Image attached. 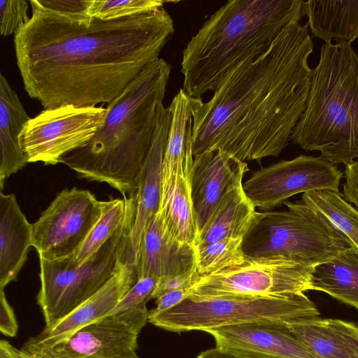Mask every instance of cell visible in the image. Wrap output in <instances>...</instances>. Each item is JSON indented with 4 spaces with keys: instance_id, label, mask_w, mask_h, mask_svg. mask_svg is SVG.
<instances>
[{
    "instance_id": "1",
    "label": "cell",
    "mask_w": 358,
    "mask_h": 358,
    "mask_svg": "<svg viewBox=\"0 0 358 358\" xmlns=\"http://www.w3.org/2000/svg\"><path fill=\"white\" fill-rule=\"evenodd\" d=\"M31 15L14 34L24 90L44 109L94 107L116 99L173 37L164 6L125 17L69 15L30 0Z\"/></svg>"
},
{
    "instance_id": "2",
    "label": "cell",
    "mask_w": 358,
    "mask_h": 358,
    "mask_svg": "<svg viewBox=\"0 0 358 358\" xmlns=\"http://www.w3.org/2000/svg\"><path fill=\"white\" fill-rule=\"evenodd\" d=\"M307 24L283 29L268 50L242 63L206 102L193 109L194 157L222 148L238 159L278 157L304 112L313 69Z\"/></svg>"
},
{
    "instance_id": "3",
    "label": "cell",
    "mask_w": 358,
    "mask_h": 358,
    "mask_svg": "<svg viewBox=\"0 0 358 358\" xmlns=\"http://www.w3.org/2000/svg\"><path fill=\"white\" fill-rule=\"evenodd\" d=\"M171 71V66L159 57L145 66L108 104L105 121L90 142L60 163L80 178L107 183L123 197H134Z\"/></svg>"
},
{
    "instance_id": "4",
    "label": "cell",
    "mask_w": 358,
    "mask_h": 358,
    "mask_svg": "<svg viewBox=\"0 0 358 358\" xmlns=\"http://www.w3.org/2000/svg\"><path fill=\"white\" fill-rule=\"evenodd\" d=\"M306 15L302 0H229L207 19L183 49L184 91L201 98L244 62L257 59L289 24Z\"/></svg>"
},
{
    "instance_id": "5",
    "label": "cell",
    "mask_w": 358,
    "mask_h": 358,
    "mask_svg": "<svg viewBox=\"0 0 358 358\" xmlns=\"http://www.w3.org/2000/svg\"><path fill=\"white\" fill-rule=\"evenodd\" d=\"M290 140L336 166L358 159V55L350 44H322L306 108Z\"/></svg>"
},
{
    "instance_id": "6",
    "label": "cell",
    "mask_w": 358,
    "mask_h": 358,
    "mask_svg": "<svg viewBox=\"0 0 358 358\" xmlns=\"http://www.w3.org/2000/svg\"><path fill=\"white\" fill-rule=\"evenodd\" d=\"M284 204L287 210L257 211L243 238L246 257L282 256L313 267L352 246L329 220L301 201Z\"/></svg>"
},
{
    "instance_id": "7",
    "label": "cell",
    "mask_w": 358,
    "mask_h": 358,
    "mask_svg": "<svg viewBox=\"0 0 358 358\" xmlns=\"http://www.w3.org/2000/svg\"><path fill=\"white\" fill-rule=\"evenodd\" d=\"M320 313L304 294L268 296H188L164 311H149L148 322L173 332L209 330L255 322H286L316 317Z\"/></svg>"
},
{
    "instance_id": "8",
    "label": "cell",
    "mask_w": 358,
    "mask_h": 358,
    "mask_svg": "<svg viewBox=\"0 0 358 358\" xmlns=\"http://www.w3.org/2000/svg\"><path fill=\"white\" fill-rule=\"evenodd\" d=\"M135 205L115 233L83 264L68 258H39L41 288L36 301L45 327L69 315L103 287L116 272L122 249L127 242L134 219Z\"/></svg>"
},
{
    "instance_id": "9",
    "label": "cell",
    "mask_w": 358,
    "mask_h": 358,
    "mask_svg": "<svg viewBox=\"0 0 358 358\" xmlns=\"http://www.w3.org/2000/svg\"><path fill=\"white\" fill-rule=\"evenodd\" d=\"M311 268L282 256H245L238 264L199 278L189 296L268 297L304 292Z\"/></svg>"
},
{
    "instance_id": "10",
    "label": "cell",
    "mask_w": 358,
    "mask_h": 358,
    "mask_svg": "<svg viewBox=\"0 0 358 358\" xmlns=\"http://www.w3.org/2000/svg\"><path fill=\"white\" fill-rule=\"evenodd\" d=\"M107 108L66 105L44 109L31 118L19 137L29 163L55 165L86 146L105 121Z\"/></svg>"
},
{
    "instance_id": "11",
    "label": "cell",
    "mask_w": 358,
    "mask_h": 358,
    "mask_svg": "<svg viewBox=\"0 0 358 358\" xmlns=\"http://www.w3.org/2000/svg\"><path fill=\"white\" fill-rule=\"evenodd\" d=\"M103 201L76 187L59 192L32 224V247L40 259L72 256L100 217Z\"/></svg>"
},
{
    "instance_id": "12",
    "label": "cell",
    "mask_w": 358,
    "mask_h": 358,
    "mask_svg": "<svg viewBox=\"0 0 358 358\" xmlns=\"http://www.w3.org/2000/svg\"><path fill=\"white\" fill-rule=\"evenodd\" d=\"M343 172L322 157L300 155L254 171L243 183L255 208L270 210L291 196L313 190L340 192Z\"/></svg>"
},
{
    "instance_id": "13",
    "label": "cell",
    "mask_w": 358,
    "mask_h": 358,
    "mask_svg": "<svg viewBox=\"0 0 358 358\" xmlns=\"http://www.w3.org/2000/svg\"><path fill=\"white\" fill-rule=\"evenodd\" d=\"M148 315L143 303L94 321L50 348L29 352L52 358H134Z\"/></svg>"
},
{
    "instance_id": "14",
    "label": "cell",
    "mask_w": 358,
    "mask_h": 358,
    "mask_svg": "<svg viewBox=\"0 0 358 358\" xmlns=\"http://www.w3.org/2000/svg\"><path fill=\"white\" fill-rule=\"evenodd\" d=\"M171 119L169 106L161 103L157 112L154 136L135 196V213L127 242L120 260L136 269L137 253L143 231L159 208L162 189V163Z\"/></svg>"
},
{
    "instance_id": "15",
    "label": "cell",
    "mask_w": 358,
    "mask_h": 358,
    "mask_svg": "<svg viewBox=\"0 0 358 358\" xmlns=\"http://www.w3.org/2000/svg\"><path fill=\"white\" fill-rule=\"evenodd\" d=\"M137 280L136 271L119 261L115 273L103 287L54 325L30 337L20 349L27 352L47 349L109 315Z\"/></svg>"
},
{
    "instance_id": "16",
    "label": "cell",
    "mask_w": 358,
    "mask_h": 358,
    "mask_svg": "<svg viewBox=\"0 0 358 358\" xmlns=\"http://www.w3.org/2000/svg\"><path fill=\"white\" fill-rule=\"evenodd\" d=\"M248 171L245 162L222 148L207 150L194 157L190 188L199 233L224 194L243 183Z\"/></svg>"
},
{
    "instance_id": "17",
    "label": "cell",
    "mask_w": 358,
    "mask_h": 358,
    "mask_svg": "<svg viewBox=\"0 0 358 358\" xmlns=\"http://www.w3.org/2000/svg\"><path fill=\"white\" fill-rule=\"evenodd\" d=\"M196 249L175 238L165 227L161 211L148 221L137 253L138 279L162 278L196 270Z\"/></svg>"
},
{
    "instance_id": "18",
    "label": "cell",
    "mask_w": 358,
    "mask_h": 358,
    "mask_svg": "<svg viewBox=\"0 0 358 358\" xmlns=\"http://www.w3.org/2000/svg\"><path fill=\"white\" fill-rule=\"evenodd\" d=\"M286 322H255L206 332L218 347L250 350L277 358H317L290 331Z\"/></svg>"
},
{
    "instance_id": "19",
    "label": "cell",
    "mask_w": 358,
    "mask_h": 358,
    "mask_svg": "<svg viewBox=\"0 0 358 358\" xmlns=\"http://www.w3.org/2000/svg\"><path fill=\"white\" fill-rule=\"evenodd\" d=\"M32 247V224L13 194L0 192V289L15 281Z\"/></svg>"
},
{
    "instance_id": "20",
    "label": "cell",
    "mask_w": 358,
    "mask_h": 358,
    "mask_svg": "<svg viewBox=\"0 0 358 358\" xmlns=\"http://www.w3.org/2000/svg\"><path fill=\"white\" fill-rule=\"evenodd\" d=\"M196 100L181 88L169 106L171 119L162 163V185L175 176L191 174L194 162L192 112Z\"/></svg>"
},
{
    "instance_id": "21",
    "label": "cell",
    "mask_w": 358,
    "mask_h": 358,
    "mask_svg": "<svg viewBox=\"0 0 358 358\" xmlns=\"http://www.w3.org/2000/svg\"><path fill=\"white\" fill-rule=\"evenodd\" d=\"M30 119L18 96L0 73L1 190L6 179L29 163L20 147L19 137Z\"/></svg>"
},
{
    "instance_id": "22",
    "label": "cell",
    "mask_w": 358,
    "mask_h": 358,
    "mask_svg": "<svg viewBox=\"0 0 358 358\" xmlns=\"http://www.w3.org/2000/svg\"><path fill=\"white\" fill-rule=\"evenodd\" d=\"M243 183L233 187L222 197L199 233L196 249L224 238H243L245 235L257 211L245 195Z\"/></svg>"
},
{
    "instance_id": "23",
    "label": "cell",
    "mask_w": 358,
    "mask_h": 358,
    "mask_svg": "<svg viewBox=\"0 0 358 358\" xmlns=\"http://www.w3.org/2000/svg\"><path fill=\"white\" fill-rule=\"evenodd\" d=\"M306 8L313 36L349 44L358 38V0H308Z\"/></svg>"
},
{
    "instance_id": "24",
    "label": "cell",
    "mask_w": 358,
    "mask_h": 358,
    "mask_svg": "<svg viewBox=\"0 0 358 358\" xmlns=\"http://www.w3.org/2000/svg\"><path fill=\"white\" fill-rule=\"evenodd\" d=\"M308 289L325 292L358 309V248L351 246L313 266Z\"/></svg>"
},
{
    "instance_id": "25",
    "label": "cell",
    "mask_w": 358,
    "mask_h": 358,
    "mask_svg": "<svg viewBox=\"0 0 358 358\" xmlns=\"http://www.w3.org/2000/svg\"><path fill=\"white\" fill-rule=\"evenodd\" d=\"M190 175L179 174L162 185L159 210L169 232L196 248L199 233L193 207Z\"/></svg>"
},
{
    "instance_id": "26",
    "label": "cell",
    "mask_w": 358,
    "mask_h": 358,
    "mask_svg": "<svg viewBox=\"0 0 358 358\" xmlns=\"http://www.w3.org/2000/svg\"><path fill=\"white\" fill-rule=\"evenodd\" d=\"M286 324L290 331L317 358H358V352L329 325L328 319L316 317Z\"/></svg>"
},
{
    "instance_id": "27",
    "label": "cell",
    "mask_w": 358,
    "mask_h": 358,
    "mask_svg": "<svg viewBox=\"0 0 358 358\" xmlns=\"http://www.w3.org/2000/svg\"><path fill=\"white\" fill-rule=\"evenodd\" d=\"M135 196L103 201L99 219L77 251L67 257L71 264H83L115 233L135 205Z\"/></svg>"
},
{
    "instance_id": "28",
    "label": "cell",
    "mask_w": 358,
    "mask_h": 358,
    "mask_svg": "<svg viewBox=\"0 0 358 358\" xmlns=\"http://www.w3.org/2000/svg\"><path fill=\"white\" fill-rule=\"evenodd\" d=\"M301 201L329 220L358 248V210L340 192L313 190L303 193Z\"/></svg>"
},
{
    "instance_id": "29",
    "label": "cell",
    "mask_w": 358,
    "mask_h": 358,
    "mask_svg": "<svg viewBox=\"0 0 358 358\" xmlns=\"http://www.w3.org/2000/svg\"><path fill=\"white\" fill-rule=\"evenodd\" d=\"M243 238H224L196 249L199 278L241 263L245 257Z\"/></svg>"
},
{
    "instance_id": "30",
    "label": "cell",
    "mask_w": 358,
    "mask_h": 358,
    "mask_svg": "<svg viewBox=\"0 0 358 358\" xmlns=\"http://www.w3.org/2000/svg\"><path fill=\"white\" fill-rule=\"evenodd\" d=\"M160 2V0H92L90 15L101 20L118 19L145 11Z\"/></svg>"
},
{
    "instance_id": "31",
    "label": "cell",
    "mask_w": 358,
    "mask_h": 358,
    "mask_svg": "<svg viewBox=\"0 0 358 358\" xmlns=\"http://www.w3.org/2000/svg\"><path fill=\"white\" fill-rule=\"evenodd\" d=\"M28 2L25 0L0 1V33L7 36L24 25L30 17L27 15Z\"/></svg>"
},
{
    "instance_id": "32",
    "label": "cell",
    "mask_w": 358,
    "mask_h": 358,
    "mask_svg": "<svg viewBox=\"0 0 358 358\" xmlns=\"http://www.w3.org/2000/svg\"><path fill=\"white\" fill-rule=\"evenodd\" d=\"M159 279L151 277L138 279L110 315L120 313L141 303H147L152 299V296Z\"/></svg>"
},
{
    "instance_id": "33",
    "label": "cell",
    "mask_w": 358,
    "mask_h": 358,
    "mask_svg": "<svg viewBox=\"0 0 358 358\" xmlns=\"http://www.w3.org/2000/svg\"><path fill=\"white\" fill-rule=\"evenodd\" d=\"M198 279L196 271L159 278L152 298L157 299L168 292L182 288H190Z\"/></svg>"
},
{
    "instance_id": "34",
    "label": "cell",
    "mask_w": 358,
    "mask_h": 358,
    "mask_svg": "<svg viewBox=\"0 0 358 358\" xmlns=\"http://www.w3.org/2000/svg\"><path fill=\"white\" fill-rule=\"evenodd\" d=\"M196 358H277L254 351L215 346L201 352Z\"/></svg>"
},
{
    "instance_id": "35",
    "label": "cell",
    "mask_w": 358,
    "mask_h": 358,
    "mask_svg": "<svg viewBox=\"0 0 358 358\" xmlns=\"http://www.w3.org/2000/svg\"><path fill=\"white\" fill-rule=\"evenodd\" d=\"M0 330L8 337H15L18 331L14 311L7 301L4 289H0Z\"/></svg>"
},
{
    "instance_id": "36",
    "label": "cell",
    "mask_w": 358,
    "mask_h": 358,
    "mask_svg": "<svg viewBox=\"0 0 358 358\" xmlns=\"http://www.w3.org/2000/svg\"><path fill=\"white\" fill-rule=\"evenodd\" d=\"M345 166L343 197L348 203L354 204L358 210V159Z\"/></svg>"
},
{
    "instance_id": "37",
    "label": "cell",
    "mask_w": 358,
    "mask_h": 358,
    "mask_svg": "<svg viewBox=\"0 0 358 358\" xmlns=\"http://www.w3.org/2000/svg\"><path fill=\"white\" fill-rule=\"evenodd\" d=\"M328 322L358 352V325L338 319H328Z\"/></svg>"
},
{
    "instance_id": "38",
    "label": "cell",
    "mask_w": 358,
    "mask_h": 358,
    "mask_svg": "<svg viewBox=\"0 0 358 358\" xmlns=\"http://www.w3.org/2000/svg\"><path fill=\"white\" fill-rule=\"evenodd\" d=\"M189 295V288H182L168 292L156 299L155 311L166 310L180 303Z\"/></svg>"
},
{
    "instance_id": "39",
    "label": "cell",
    "mask_w": 358,
    "mask_h": 358,
    "mask_svg": "<svg viewBox=\"0 0 358 358\" xmlns=\"http://www.w3.org/2000/svg\"><path fill=\"white\" fill-rule=\"evenodd\" d=\"M0 358H22L19 349L15 348L8 341L2 339L0 341Z\"/></svg>"
},
{
    "instance_id": "40",
    "label": "cell",
    "mask_w": 358,
    "mask_h": 358,
    "mask_svg": "<svg viewBox=\"0 0 358 358\" xmlns=\"http://www.w3.org/2000/svg\"><path fill=\"white\" fill-rule=\"evenodd\" d=\"M19 353L22 358H52L49 355H47L41 352H29L24 350H22L19 348ZM134 358H141L137 355Z\"/></svg>"
}]
</instances>
